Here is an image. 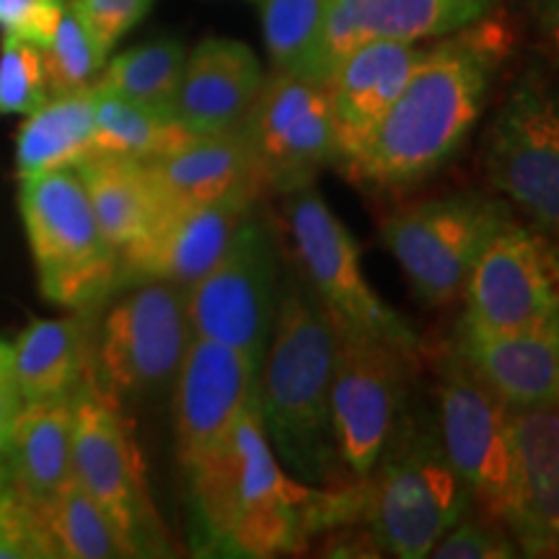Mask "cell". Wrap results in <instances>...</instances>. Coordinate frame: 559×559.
I'll return each instance as SVG.
<instances>
[{
	"instance_id": "cell-1",
	"label": "cell",
	"mask_w": 559,
	"mask_h": 559,
	"mask_svg": "<svg viewBox=\"0 0 559 559\" xmlns=\"http://www.w3.org/2000/svg\"><path fill=\"white\" fill-rule=\"evenodd\" d=\"M510 50L513 32L492 13L445 34L425 50L407 86L347 160L349 171L376 187H409L449 164L477 124Z\"/></svg>"
},
{
	"instance_id": "cell-2",
	"label": "cell",
	"mask_w": 559,
	"mask_h": 559,
	"mask_svg": "<svg viewBox=\"0 0 559 559\" xmlns=\"http://www.w3.org/2000/svg\"><path fill=\"white\" fill-rule=\"evenodd\" d=\"M275 321L254 386L262 428L285 466L324 485L334 479L340 461L330 412L337 326L317 293L296 280L285 285Z\"/></svg>"
},
{
	"instance_id": "cell-3",
	"label": "cell",
	"mask_w": 559,
	"mask_h": 559,
	"mask_svg": "<svg viewBox=\"0 0 559 559\" xmlns=\"http://www.w3.org/2000/svg\"><path fill=\"white\" fill-rule=\"evenodd\" d=\"M381 453L383 464L362 477V515L391 555L428 557L440 536L464 519L469 492L430 428L407 425L389 436Z\"/></svg>"
},
{
	"instance_id": "cell-4",
	"label": "cell",
	"mask_w": 559,
	"mask_h": 559,
	"mask_svg": "<svg viewBox=\"0 0 559 559\" xmlns=\"http://www.w3.org/2000/svg\"><path fill=\"white\" fill-rule=\"evenodd\" d=\"M19 205L41 293L73 311L102 304L120 283V260L104 239L75 169L21 179Z\"/></svg>"
},
{
	"instance_id": "cell-5",
	"label": "cell",
	"mask_w": 559,
	"mask_h": 559,
	"mask_svg": "<svg viewBox=\"0 0 559 559\" xmlns=\"http://www.w3.org/2000/svg\"><path fill=\"white\" fill-rule=\"evenodd\" d=\"M73 477L120 531L130 557L169 555L130 419L96 383L94 368L73 394Z\"/></svg>"
},
{
	"instance_id": "cell-6",
	"label": "cell",
	"mask_w": 559,
	"mask_h": 559,
	"mask_svg": "<svg viewBox=\"0 0 559 559\" xmlns=\"http://www.w3.org/2000/svg\"><path fill=\"white\" fill-rule=\"evenodd\" d=\"M508 221L500 202L474 192L451 194L391 213L381 239L417 296L430 306H445L464 293L481 249Z\"/></svg>"
},
{
	"instance_id": "cell-7",
	"label": "cell",
	"mask_w": 559,
	"mask_h": 559,
	"mask_svg": "<svg viewBox=\"0 0 559 559\" xmlns=\"http://www.w3.org/2000/svg\"><path fill=\"white\" fill-rule=\"evenodd\" d=\"M190 340L187 290L166 280H140L102 321L94 379L117 402L153 394L177 379Z\"/></svg>"
},
{
	"instance_id": "cell-8",
	"label": "cell",
	"mask_w": 559,
	"mask_h": 559,
	"mask_svg": "<svg viewBox=\"0 0 559 559\" xmlns=\"http://www.w3.org/2000/svg\"><path fill=\"white\" fill-rule=\"evenodd\" d=\"M262 187L296 192L340 160V140L326 86L290 73L262 81L239 124Z\"/></svg>"
},
{
	"instance_id": "cell-9",
	"label": "cell",
	"mask_w": 559,
	"mask_h": 559,
	"mask_svg": "<svg viewBox=\"0 0 559 559\" xmlns=\"http://www.w3.org/2000/svg\"><path fill=\"white\" fill-rule=\"evenodd\" d=\"M440 443L472 500L487 521L506 523L513 508L515 449L510 407L456 355L438 362Z\"/></svg>"
},
{
	"instance_id": "cell-10",
	"label": "cell",
	"mask_w": 559,
	"mask_h": 559,
	"mask_svg": "<svg viewBox=\"0 0 559 559\" xmlns=\"http://www.w3.org/2000/svg\"><path fill=\"white\" fill-rule=\"evenodd\" d=\"M290 230L300 264L337 330L368 332L404 353H415L417 337L394 309L376 296L360 270V249L324 198L311 185L290 192Z\"/></svg>"
},
{
	"instance_id": "cell-11",
	"label": "cell",
	"mask_w": 559,
	"mask_h": 559,
	"mask_svg": "<svg viewBox=\"0 0 559 559\" xmlns=\"http://www.w3.org/2000/svg\"><path fill=\"white\" fill-rule=\"evenodd\" d=\"M277 262L270 230L249 215L226 254L187 290L192 337L223 342L264 358L275 321Z\"/></svg>"
},
{
	"instance_id": "cell-12",
	"label": "cell",
	"mask_w": 559,
	"mask_h": 559,
	"mask_svg": "<svg viewBox=\"0 0 559 559\" xmlns=\"http://www.w3.org/2000/svg\"><path fill=\"white\" fill-rule=\"evenodd\" d=\"M407 358L368 332L337 330L330 412L340 461L358 477L379 464L404 396Z\"/></svg>"
},
{
	"instance_id": "cell-13",
	"label": "cell",
	"mask_w": 559,
	"mask_h": 559,
	"mask_svg": "<svg viewBox=\"0 0 559 559\" xmlns=\"http://www.w3.org/2000/svg\"><path fill=\"white\" fill-rule=\"evenodd\" d=\"M487 174L544 234L559 223V117L555 96L534 73L510 91L487 135Z\"/></svg>"
},
{
	"instance_id": "cell-14",
	"label": "cell",
	"mask_w": 559,
	"mask_h": 559,
	"mask_svg": "<svg viewBox=\"0 0 559 559\" xmlns=\"http://www.w3.org/2000/svg\"><path fill=\"white\" fill-rule=\"evenodd\" d=\"M192 506L198 513L202 547L221 549L241 513L275 498H304L300 487L280 469L251 394L247 407L218 449L187 466Z\"/></svg>"
},
{
	"instance_id": "cell-15",
	"label": "cell",
	"mask_w": 559,
	"mask_h": 559,
	"mask_svg": "<svg viewBox=\"0 0 559 559\" xmlns=\"http://www.w3.org/2000/svg\"><path fill=\"white\" fill-rule=\"evenodd\" d=\"M464 321L487 332L557 321V262L547 236L508 221L474 262L464 285Z\"/></svg>"
},
{
	"instance_id": "cell-16",
	"label": "cell",
	"mask_w": 559,
	"mask_h": 559,
	"mask_svg": "<svg viewBox=\"0 0 559 559\" xmlns=\"http://www.w3.org/2000/svg\"><path fill=\"white\" fill-rule=\"evenodd\" d=\"M262 360L247 349L192 337L177 370V445L181 466L218 449L247 407Z\"/></svg>"
},
{
	"instance_id": "cell-17",
	"label": "cell",
	"mask_w": 559,
	"mask_h": 559,
	"mask_svg": "<svg viewBox=\"0 0 559 559\" xmlns=\"http://www.w3.org/2000/svg\"><path fill=\"white\" fill-rule=\"evenodd\" d=\"M257 198V190H239L164 213L143 241L120 254V280H166L190 290L226 254Z\"/></svg>"
},
{
	"instance_id": "cell-18",
	"label": "cell",
	"mask_w": 559,
	"mask_h": 559,
	"mask_svg": "<svg viewBox=\"0 0 559 559\" xmlns=\"http://www.w3.org/2000/svg\"><path fill=\"white\" fill-rule=\"evenodd\" d=\"M451 353L510 409L557 404V321L531 330L487 332L461 319Z\"/></svg>"
},
{
	"instance_id": "cell-19",
	"label": "cell",
	"mask_w": 559,
	"mask_h": 559,
	"mask_svg": "<svg viewBox=\"0 0 559 559\" xmlns=\"http://www.w3.org/2000/svg\"><path fill=\"white\" fill-rule=\"evenodd\" d=\"M425 50L415 41L370 39L337 60L324 81L337 128L340 160H349L391 109Z\"/></svg>"
},
{
	"instance_id": "cell-20",
	"label": "cell",
	"mask_w": 559,
	"mask_h": 559,
	"mask_svg": "<svg viewBox=\"0 0 559 559\" xmlns=\"http://www.w3.org/2000/svg\"><path fill=\"white\" fill-rule=\"evenodd\" d=\"M264 81L262 66L249 45L236 39H202L185 60L174 120L192 135L239 130Z\"/></svg>"
},
{
	"instance_id": "cell-21",
	"label": "cell",
	"mask_w": 559,
	"mask_h": 559,
	"mask_svg": "<svg viewBox=\"0 0 559 559\" xmlns=\"http://www.w3.org/2000/svg\"><path fill=\"white\" fill-rule=\"evenodd\" d=\"M515 449L513 508L506 526L528 555H555L559 536L557 404L510 409Z\"/></svg>"
},
{
	"instance_id": "cell-22",
	"label": "cell",
	"mask_w": 559,
	"mask_h": 559,
	"mask_svg": "<svg viewBox=\"0 0 559 559\" xmlns=\"http://www.w3.org/2000/svg\"><path fill=\"white\" fill-rule=\"evenodd\" d=\"M498 0H332L326 19V68L370 39L417 41L445 37L495 11ZM330 79V75H326Z\"/></svg>"
},
{
	"instance_id": "cell-23",
	"label": "cell",
	"mask_w": 559,
	"mask_h": 559,
	"mask_svg": "<svg viewBox=\"0 0 559 559\" xmlns=\"http://www.w3.org/2000/svg\"><path fill=\"white\" fill-rule=\"evenodd\" d=\"M143 169L160 215L179 207L205 205L239 190H262L239 130L190 135L164 156L143 160Z\"/></svg>"
},
{
	"instance_id": "cell-24",
	"label": "cell",
	"mask_w": 559,
	"mask_h": 559,
	"mask_svg": "<svg viewBox=\"0 0 559 559\" xmlns=\"http://www.w3.org/2000/svg\"><path fill=\"white\" fill-rule=\"evenodd\" d=\"M5 459L19 495L34 506L52 500L73 479V396L24 404Z\"/></svg>"
},
{
	"instance_id": "cell-25",
	"label": "cell",
	"mask_w": 559,
	"mask_h": 559,
	"mask_svg": "<svg viewBox=\"0 0 559 559\" xmlns=\"http://www.w3.org/2000/svg\"><path fill=\"white\" fill-rule=\"evenodd\" d=\"M21 402L68 400L94 368L86 319H39L13 345Z\"/></svg>"
},
{
	"instance_id": "cell-26",
	"label": "cell",
	"mask_w": 559,
	"mask_h": 559,
	"mask_svg": "<svg viewBox=\"0 0 559 559\" xmlns=\"http://www.w3.org/2000/svg\"><path fill=\"white\" fill-rule=\"evenodd\" d=\"M75 174L86 187L104 239L120 260V254L143 241L160 218L143 160L94 153L75 166Z\"/></svg>"
},
{
	"instance_id": "cell-27",
	"label": "cell",
	"mask_w": 559,
	"mask_h": 559,
	"mask_svg": "<svg viewBox=\"0 0 559 559\" xmlns=\"http://www.w3.org/2000/svg\"><path fill=\"white\" fill-rule=\"evenodd\" d=\"M16 138L19 177L52 169H75L94 156V88L52 96L26 115Z\"/></svg>"
},
{
	"instance_id": "cell-28",
	"label": "cell",
	"mask_w": 559,
	"mask_h": 559,
	"mask_svg": "<svg viewBox=\"0 0 559 559\" xmlns=\"http://www.w3.org/2000/svg\"><path fill=\"white\" fill-rule=\"evenodd\" d=\"M267 52L280 73L324 83L326 19L332 0H260Z\"/></svg>"
},
{
	"instance_id": "cell-29",
	"label": "cell",
	"mask_w": 559,
	"mask_h": 559,
	"mask_svg": "<svg viewBox=\"0 0 559 559\" xmlns=\"http://www.w3.org/2000/svg\"><path fill=\"white\" fill-rule=\"evenodd\" d=\"M190 135L169 115L94 88V153L148 160L174 151Z\"/></svg>"
},
{
	"instance_id": "cell-30",
	"label": "cell",
	"mask_w": 559,
	"mask_h": 559,
	"mask_svg": "<svg viewBox=\"0 0 559 559\" xmlns=\"http://www.w3.org/2000/svg\"><path fill=\"white\" fill-rule=\"evenodd\" d=\"M185 60L187 52L179 39L148 41L104 62L94 88L109 91L140 107L174 117V96H177Z\"/></svg>"
},
{
	"instance_id": "cell-31",
	"label": "cell",
	"mask_w": 559,
	"mask_h": 559,
	"mask_svg": "<svg viewBox=\"0 0 559 559\" xmlns=\"http://www.w3.org/2000/svg\"><path fill=\"white\" fill-rule=\"evenodd\" d=\"M58 557L68 559H111L130 557L120 531L104 508L83 489L75 477L39 506Z\"/></svg>"
},
{
	"instance_id": "cell-32",
	"label": "cell",
	"mask_w": 559,
	"mask_h": 559,
	"mask_svg": "<svg viewBox=\"0 0 559 559\" xmlns=\"http://www.w3.org/2000/svg\"><path fill=\"white\" fill-rule=\"evenodd\" d=\"M107 55L99 50L70 3L62 11L52 39L41 47V66L50 96H66L86 91L99 79Z\"/></svg>"
},
{
	"instance_id": "cell-33",
	"label": "cell",
	"mask_w": 559,
	"mask_h": 559,
	"mask_svg": "<svg viewBox=\"0 0 559 559\" xmlns=\"http://www.w3.org/2000/svg\"><path fill=\"white\" fill-rule=\"evenodd\" d=\"M50 99L41 50L32 41L3 37L0 45V115H32Z\"/></svg>"
},
{
	"instance_id": "cell-34",
	"label": "cell",
	"mask_w": 559,
	"mask_h": 559,
	"mask_svg": "<svg viewBox=\"0 0 559 559\" xmlns=\"http://www.w3.org/2000/svg\"><path fill=\"white\" fill-rule=\"evenodd\" d=\"M58 559L39 506L11 487L0 502V559Z\"/></svg>"
},
{
	"instance_id": "cell-35",
	"label": "cell",
	"mask_w": 559,
	"mask_h": 559,
	"mask_svg": "<svg viewBox=\"0 0 559 559\" xmlns=\"http://www.w3.org/2000/svg\"><path fill=\"white\" fill-rule=\"evenodd\" d=\"M104 55L148 16L156 0H68Z\"/></svg>"
},
{
	"instance_id": "cell-36",
	"label": "cell",
	"mask_w": 559,
	"mask_h": 559,
	"mask_svg": "<svg viewBox=\"0 0 559 559\" xmlns=\"http://www.w3.org/2000/svg\"><path fill=\"white\" fill-rule=\"evenodd\" d=\"M492 521H459L436 542L428 557L438 559H506L515 551Z\"/></svg>"
},
{
	"instance_id": "cell-37",
	"label": "cell",
	"mask_w": 559,
	"mask_h": 559,
	"mask_svg": "<svg viewBox=\"0 0 559 559\" xmlns=\"http://www.w3.org/2000/svg\"><path fill=\"white\" fill-rule=\"evenodd\" d=\"M68 0H0V32L37 45L52 39Z\"/></svg>"
},
{
	"instance_id": "cell-38",
	"label": "cell",
	"mask_w": 559,
	"mask_h": 559,
	"mask_svg": "<svg viewBox=\"0 0 559 559\" xmlns=\"http://www.w3.org/2000/svg\"><path fill=\"white\" fill-rule=\"evenodd\" d=\"M24 407L16 383V368H13V345L0 340V453L9 449L19 412Z\"/></svg>"
},
{
	"instance_id": "cell-39",
	"label": "cell",
	"mask_w": 559,
	"mask_h": 559,
	"mask_svg": "<svg viewBox=\"0 0 559 559\" xmlns=\"http://www.w3.org/2000/svg\"><path fill=\"white\" fill-rule=\"evenodd\" d=\"M11 469H9V459L5 453H0V502L5 500V495L11 492Z\"/></svg>"
},
{
	"instance_id": "cell-40",
	"label": "cell",
	"mask_w": 559,
	"mask_h": 559,
	"mask_svg": "<svg viewBox=\"0 0 559 559\" xmlns=\"http://www.w3.org/2000/svg\"><path fill=\"white\" fill-rule=\"evenodd\" d=\"M254 3H260V0H254Z\"/></svg>"
}]
</instances>
